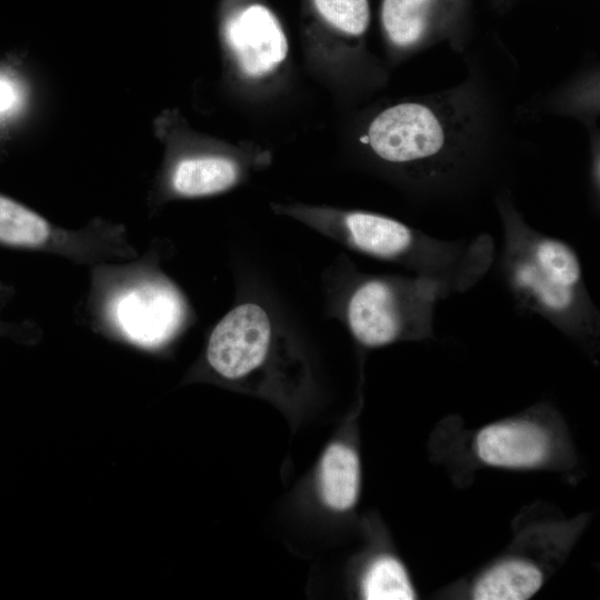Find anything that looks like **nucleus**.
<instances>
[{"label": "nucleus", "instance_id": "7", "mask_svg": "<svg viewBox=\"0 0 600 600\" xmlns=\"http://www.w3.org/2000/svg\"><path fill=\"white\" fill-rule=\"evenodd\" d=\"M276 339L277 328L268 311L258 303H240L212 329L204 363L222 380H243L266 364Z\"/></svg>", "mask_w": 600, "mask_h": 600}, {"label": "nucleus", "instance_id": "4", "mask_svg": "<svg viewBox=\"0 0 600 600\" xmlns=\"http://www.w3.org/2000/svg\"><path fill=\"white\" fill-rule=\"evenodd\" d=\"M470 123L459 98L442 94L384 109L371 121L367 137L381 160L429 184L458 169Z\"/></svg>", "mask_w": 600, "mask_h": 600}, {"label": "nucleus", "instance_id": "16", "mask_svg": "<svg viewBox=\"0 0 600 600\" xmlns=\"http://www.w3.org/2000/svg\"><path fill=\"white\" fill-rule=\"evenodd\" d=\"M24 97L22 83L13 74L0 70V121L18 113Z\"/></svg>", "mask_w": 600, "mask_h": 600}, {"label": "nucleus", "instance_id": "6", "mask_svg": "<svg viewBox=\"0 0 600 600\" xmlns=\"http://www.w3.org/2000/svg\"><path fill=\"white\" fill-rule=\"evenodd\" d=\"M0 243L62 257L78 264L96 266L137 257L120 223L94 218L80 229L62 228L1 193Z\"/></svg>", "mask_w": 600, "mask_h": 600}, {"label": "nucleus", "instance_id": "2", "mask_svg": "<svg viewBox=\"0 0 600 600\" xmlns=\"http://www.w3.org/2000/svg\"><path fill=\"white\" fill-rule=\"evenodd\" d=\"M286 213L354 251L398 264L449 297L480 282L496 260L491 236L444 240L368 211L289 208Z\"/></svg>", "mask_w": 600, "mask_h": 600}, {"label": "nucleus", "instance_id": "15", "mask_svg": "<svg viewBox=\"0 0 600 600\" xmlns=\"http://www.w3.org/2000/svg\"><path fill=\"white\" fill-rule=\"evenodd\" d=\"M320 16L337 30L351 36H362L370 22L368 0H313Z\"/></svg>", "mask_w": 600, "mask_h": 600}, {"label": "nucleus", "instance_id": "13", "mask_svg": "<svg viewBox=\"0 0 600 600\" xmlns=\"http://www.w3.org/2000/svg\"><path fill=\"white\" fill-rule=\"evenodd\" d=\"M543 574L530 561L509 559L483 572L474 582L472 598L477 600H524L541 588Z\"/></svg>", "mask_w": 600, "mask_h": 600}, {"label": "nucleus", "instance_id": "5", "mask_svg": "<svg viewBox=\"0 0 600 600\" xmlns=\"http://www.w3.org/2000/svg\"><path fill=\"white\" fill-rule=\"evenodd\" d=\"M342 303V317L363 347L433 337L437 303L448 298L437 283L409 274L354 272Z\"/></svg>", "mask_w": 600, "mask_h": 600}, {"label": "nucleus", "instance_id": "9", "mask_svg": "<svg viewBox=\"0 0 600 600\" xmlns=\"http://www.w3.org/2000/svg\"><path fill=\"white\" fill-rule=\"evenodd\" d=\"M547 431L530 420L492 423L479 431L474 449L486 464L507 469H528L543 463L550 454Z\"/></svg>", "mask_w": 600, "mask_h": 600}, {"label": "nucleus", "instance_id": "12", "mask_svg": "<svg viewBox=\"0 0 600 600\" xmlns=\"http://www.w3.org/2000/svg\"><path fill=\"white\" fill-rule=\"evenodd\" d=\"M444 0H382L381 22L389 40L399 48H412L431 33Z\"/></svg>", "mask_w": 600, "mask_h": 600}, {"label": "nucleus", "instance_id": "14", "mask_svg": "<svg viewBox=\"0 0 600 600\" xmlns=\"http://www.w3.org/2000/svg\"><path fill=\"white\" fill-rule=\"evenodd\" d=\"M361 594L368 600H409L416 598L403 564L391 556H380L367 567L361 578Z\"/></svg>", "mask_w": 600, "mask_h": 600}, {"label": "nucleus", "instance_id": "1", "mask_svg": "<svg viewBox=\"0 0 600 600\" xmlns=\"http://www.w3.org/2000/svg\"><path fill=\"white\" fill-rule=\"evenodd\" d=\"M498 206L503 232L498 268L516 307L583 346H594L600 312L577 251L567 241L530 227L507 198Z\"/></svg>", "mask_w": 600, "mask_h": 600}, {"label": "nucleus", "instance_id": "8", "mask_svg": "<svg viewBox=\"0 0 600 600\" xmlns=\"http://www.w3.org/2000/svg\"><path fill=\"white\" fill-rule=\"evenodd\" d=\"M226 39L242 71L261 77L287 57L288 41L277 17L262 4H250L230 17Z\"/></svg>", "mask_w": 600, "mask_h": 600}, {"label": "nucleus", "instance_id": "3", "mask_svg": "<svg viewBox=\"0 0 600 600\" xmlns=\"http://www.w3.org/2000/svg\"><path fill=\"white\" fill-rule=\"evenodd\" d=\"M89 304L103 334L146 351L170 344L190 317L184 296L154 254L92 266Z\"/></svg>", "mask_w": 600, "mask_h": 600}, {"label": "nucleus", "instance_id": "10", "mask_svg": "<svg viewBox=\"0 0 600 600\" xmlns=\"http://www.w3.org/2000/svg\"><path fill=\"white\" fill-rule=\"evenodd\" d=\"M239 169L231 159L211 153H181L166 168L161 189L170 198H201L236 184Z\"/></svg>", "mask_w": 600, "mask_h": 600}, {"label": "nucleus", "instance_id": "11", "mask_svg": "<svg viewBox=\"0 0 600 600\" xmlns=\"http://www.w3.org/2000/svg\"><path fill=\"white\" fill-rule=\"evenodd\" d=\"M318 484L321 500L329 509H351L360 490V461L357 452L344 443H331L320 459Z\"/></svg>", "mask_w": 600, "mask_h": 600}]
</instances>
